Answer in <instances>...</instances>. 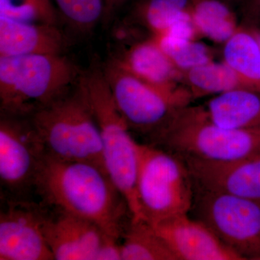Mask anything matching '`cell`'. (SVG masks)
Masks as SVG:
<instances>
[{
  "label": "cell",
  "instance_id": "obj_23",
  "mask_svg": "<svg viewBox=\"0 0 260 260\" xmlns=\"http://www.w3.org/2000/svg\"><path fill=\"white\" fill-rule=\"evenodd\" d=\"M54 0H0V16L28 23L59 25Z\"/></svg>",
  "mask_w": 260,
  "mask_h": 260
},
{
  "label": "cell",
  "instance_id": "obj_14",
  "mask_svg": "<svg viewBox=\"0 0 260 260\" xmlns=\"http://www.w3.org/2000/svg\"><path fill=\"white\" fill-rule=\"evenodd\" d=\"M112 59L132 74L165 91L174 93L184 88L181 72L151 36L128 44Z\"/></svg>",
  "mask_w": 260,
  "mask_h": 260
},
{
  "label": "cell",
  "instance_id": "obj_9",
  "mask_svg": "<svg viewBox=\"0 0 260 260\" xmlns=\"http://www.w3.org/2000/svg\"><path fill=\"white\" fill-rule=\"evenodd\" d=\"M46 153L29 117L1 114L0 181L8 200H26Z\"/></svg>",
  "mask_w": 260,
  "mask_h": 260
},
{
  "label": "cell",
  "instance_id": "obj_12",
  "mask_svg": "<svg viewBox=\"0 0 260 260\" xmlns=\"http://www.w3.org/2000/svg\"><path fill=\"white\" fill-rule=\"evenodd\" d=\"M183 159L195 186L260 203V153L226 162Z\"/></svg>",
  "mask_w": 260,
  "mask_h": 260
},
{
  "label": "cell",
  "instance_id": "obj_19",
  "mask_svg": "<svg viewBox=\"0 0 260 260\" xmlns=\"http://www.w3.org/2000/svg\"><path fill=\"white\" fill-rule=\"evenodd\" d=\"M181 83L193 100L237 89H246L237 75L223 61H208L181 73Z\"/></svg>",
  "mask_w": 260,
  "mask_h": 260
},
{
  "label": "cell",
  "instance_id": "obj_15",
  "mask_svg": "<svg viewBox=\"0 0 260 260\" xmlns=\"http://www.w3.org/2000/svg\"><path fill=\"white\" fill-rule=\"evenodd\" d=\"M69 44L59 25L28 23L0 16V57L65 54Z\"/></svg>",
  "mask_w": 260,
  "mask_h": 260
},
{
  "label": "cell",
  "instance_id": "obj_4",
  "mask_svg": "<svg viewBox=\"0 0 260 260\" xmlns=\"http://www.w3.org/2000/svg\"><path fill=\"white\" fill-rule=\"evenodd\" d=\"M150 144L182 158L226 162L260 153V128L234 129L219 125L203 106L178 110Z\"/></svg>",
  "mask_w": 260,
  "mask_h": 260
},
{
  "label": "cell",
  "instance_id": "obj_8",
  "mask_svg": "<svg viewBox=\"0 0 260 260\" xmlns=\"http://www.w3.org/2000/svg\"><path fill=\"white\" fill-rule=\"evenodd\" d=\"M190 213L242 260H260V203L194 185Z\"/></svg>",
  "mask_w": 260,
  "mask_h": 260
},
{
  "label": "cell",
  "instance_id": "obj_29",
  "mask_svg": "<svg viewBox=\"0 0 260 260\" xmlns=\"http://www.w3.org/2000/svg\"><path fill=\"white\" fill-rule=\"evenodd\" d=\"M122 1H124V0H114V7L116 5H117L118 3H120V2Z\"/></svg>",
  "mask_w": 260,
  "mask_h": 260
},
{
  "label": "cell",
  "instance_id": "obj_16",
  "mask_svg": "<svg viewBox=\"0 0 260 260\" xmlns=\"http://www.w3.org/2000/svg\"><path fill=\"white\" fill-rule=\"evenodd\" d=\"M208 117L234 129L260 128V92L237 89L214 95L205 104Z\"/></svg>",
  "mask_w": 260,
  "mask_h": 260
},
{
  "label": "cell",
  "instance_id": "obj_3",
  "mask_svg": "<svg viewBox=\"0 0 260 260\" xmlns=\"http://www.w3.org/2000/svg\"><path fill=\"white\" fill-rule=\"evenodd\" d=\"M28 117L47 155L105 169L100 129L82 77L69 91Z\"/></svg>",
  "mask_w": 260,
  "mask_h": 260
},
{
  "label": "cell",
  "instance_id": "obj_24",
  "mask_svg": "<svg viewBox=\"0 0 260 260\" xmlns=\"http://www.w3.org/2000/svg\"><path fill=\"white\" fill-rule=\"evenodd\" d=\"M61 18L73 30L91 31L106 14L105 0H54Z\"/></svg>",
  "mask_w": 260,
  "mask_h": 260
},
{
  "label": "cell",
  "instance_id": "obj_6",
  "mask_svg": "<svg viewBox=\"0 0 260 260\" xmlns=\"http://www.w3.org/2000/svg\"><path fill=\"white\" fill-rule=\"evenodd\" d=\"M138 155L137 191L145 220L153 224L190 213L194 182L184 159L140 143Z\"/></svg>",
  "mask_w": 260,
  "mask_h": 260
},
{
  "label": "cell",
  "instance_id": "obj_7",
  "mask_svg": "<svg viewBox=\"0 0 260 260\" xmlns=\"http://www.w3.org/2000/svg\"><path fill=\"white\" fill-rule=\"evenodd\" d=\"M116 107L129 129L153 140L178 110L193 101L184 87L171 93L150 85L111 59L102 68Z\"/></svg>",
  "mask_w": 260,
  "mask_h": 260
},
{
  "label": "cell",
  "instance_id": "obj_20",
  "mask_svg": "<svg viewBox=\"0 0 260 260\" xmlns=\"http://www.w3.org/2000/svg\"><path fill=\"white\" fill-rule=\"evenodd\" d=\"M122 236V260H177L167 243L146 220L130 219Z\"/></svg>",
  "mask_w": 260,
  "mask_h": 260
},
{
  "label": "cell",
  "instance_id": "obj_1",
  "mask_svg": "<svg viewBox=\"0 0 260 260\" xmlns=\"http://www.w3.org/2000/svg\"><path fill=\"white\" fill-rule=\"evenodd\" d=\"M36 191L47 204L96 224L119 239L127 205L104 167L69 161L46 154L36 181Z\"/></svg>",
  "mask_w": 260,
  "mask_h": 260
},
{
  "label": "cell",
  "instance_id": "obj_5",
  "mask_svg": "<svg viewBox=\"0 0 260 260\" xmlns=\"http://www.w3.org/2000/svg\"><path fill=\"white\" fill-rule=\"evenodd\" d=\"M82 80L100 129L106 171L125 200L130 219L145 220L137 191L138 143L116 107L102 68L83 72Z\"/></svg>",
  "mask_w": 260,
  "mask_h": 260
},
{
  "label": "cell",
  "instance_id": "obj_25",
  "mask_svg": "<svg viewBox=\"0 0 260 260\" xmlns=\"http://www.w3.org/2000/svg\"><path fill=\"white\" fill-rule=\"evenodd\" d=\"M242 13L241 24L260 28V0H244Z\"/></svg>",
  "mask_w": 260,
  "mask_h": 260
},
{
  "label": "cell",
  "instance_id": "obj_10",
  "mask_svg": "<svg viewBox=\"0 0 260 260\" xmlns=\"http://www.w3.org/2000/svg\"><path fill=\"white\" fill-rule=\"evenodd\" d=\"M6 200L0 213V260L54 259L45 234L47 214L27 200Z\"/></svg>",
  "mask_w": 260,
  "mask_h": 260
},
{
  "label": "cell",
  "instance_id": "obj_11",
  "mask_svg": "<svg viewBox=\"0 0 260 260\" xmlns=\"http://www.w3.org/2000/svg\"><path fill=\"white\" fill-rule=\"evenodd\" d=\"M151 225L177 260H242L209 228L189 214Z\"/></svg>",
  "mask_w": 260,
  "mask_h": 260
},
{
  "label": "cell",
  "instance_id": "obj_27",
  "mask_svg": "<svg viewBox=\"0 0 260 260\" xmlns=\"http://www.w3.org/2000/svg\"><path fill=\"white\" fill-rule=\"evenodd\" d=\"M106 3V13L107 11H110L114 8V0H105Z\"/></svg>",
  "mask_w": 260,
  "mask_h": 260
},
{
  "label": "cell",
  "instance_id": "obj_26",
  "mask_svg": "<svg viewBox=\"0 0 260 260\" xmlns=\"http://www.w3.org/2000/svg\"><path fill=\"white\" fill-rule=\"evenodd\" d=\"M245 26L247 27V28L251 30V32L254 34V37L257 39L258 42H259L260 44V28H255V27L246 26V25H245Z\"/></svg>",
  "mask_w": 260,
  "mask_h": 260
},
{
  "label": "cell",
  "instance_id": "obj_22",
  "mask_svg": "<svg viewBox=\"0 0 260 260\" xmlns=\"http://www.w3.org/2000/svg\"><path fill=\"white\" fill-rule=\"evenodd\" d=\"M154 38L181 73L214 60V53L211 47L205 43L199 42L198 39H177L166 37Z\"/></svg>",
  "mask_w": 260,
  "mask_h": 260
},
{
  "label": "cell",
  "instance_id": "obj_18",
  "mask_svg": "<svg viewBox=\"0 0 260 260\" xmlns=\"http://www.w3.org/2000/svg\"><path fill=\"white\" fill-rule=\"evenodd\" d=\"M193 23L199 37L225 44L240 24L230 5L222 0H189Z\"/></svg>",
  "mask_w": 260,
  "mask_h": 260
},
{
  "label": "cell",
  "instance_id": "obj_28",
  "mask_svg": "<svg viewBox=\"0 0 260 260\" xmlns=\"http://www.w3.org/2000/svg\"><path fill=\"white\" fill-rule=\"evenodd\" d=\"M222 1L225 2L227 4L232 5L237 3V2L239 1V0H222Z\"/></svg>",
  "mask_w": 260,
  "mask_h": 260
},
{
  "label": "cell",
  "instance_id": "obj_2",
  "mask_svg": "<svg viewBox=\"0 0 260 260\" xmlns=\"http://www.w3.org/2000/svg\"><path fill=\"white\" fill-rule=\"evenodd\" d=\"M83 73L65 54L0 57L1 114L28 117L69 91Z\"/></svg>",
  "mask_w": 260,
  "mask_h": 260
},
{
  "label": "cell",
  "instance_id": "obj_17",
  "mask_svg": "<svg viewBox=\"0 0 260 260\" xmlns=\"http://www.w3.org/2000/svg\"><path fill=\"white\" fill-rule=\"evenodd\" d=\"M223 61L246 89L260 92V44L247 27L239 28L223 44Z\"/></svg>",
  "mask_w": 260,
  "mask_h": 260
},
{
  "label": "cell",
  "instance_id": "obj_13",
  "mask_svg": "<svg viewBox=\"0 0 260 260\" xmlns=\"http://www.w3.org/2000/svg\"><path fill=\"white\" fill-rule=\"evenodd\" d=\"M44 234L56 260H96L109 236L96 224L59 211L47 215Z\"/></svg>",
  "mask_w": 260,
  "mask_h": 260
},
{
  "label": "cell",
  "instance_id": "obj_21",
  "mask_svg": "<svg viewBox=\"0 0 260 260\" xmlns=\"http://www.w3.org/2000/svg\"><path fill=\"white\" fill-rule=\"evenodd\" d=\"M189 10V0H138L133 15L151 37H158Z\"/></svg>",
  "mask_w": 260,
  "mask_h": 260
}]
</instances>
